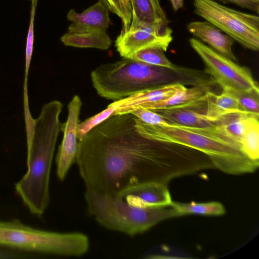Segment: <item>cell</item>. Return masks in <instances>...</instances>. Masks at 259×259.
I'll list each match as a JSON object with an SVG mask.
<instances>
[{"instance_id":"2e32d148","label":"cell","mask_w":259,"mask_h":259,"mask_svg":"<svg viewBox=\"0 0 259 259\" xmlns=\"http://www.w3.org/2000/svg\"><path fill=\"white\" fill-rule=\"evenodd\" d=\"M207 91H208L207 88L203 85H198L190 88L184 86L167 99L153 103L141 104L124 110H116L113 114L129 113L137 108H144L154 111L179 106L188 103L201 97Z\"/></svg>"},{"instance_id":"f1b7e54d","label":"cell","mask_w":259,"mask_h":259,"mask_svg":"<svg viewBox=\"0 0 259 259\" xmlns=\"http://www.w3.org/2000/svg\"><path fill=\"white\" fill-rule=\"evenodd\" d=\"M170 2L174 10L176 11L183 7L184 0H170Z\"/></svg>"},{"instance_id":"7402d4cb","label":"cell","mask_w":259,"mask_h":259,"mask_svg":"<svg viewBox=\"0 0 259 259\" xmlns=\"http://www.w3.org/2000/svg\"><path fill=\"white\" fill-rule=\"evenodd\" d=\"M164 52L160 48L149 47L136 53L132 59L175 72H179L181 69L167 58Z\"/></svg>"},{"instance_id":"7a4b0ae2","label":"cell","mask_w":259,"mask_h":259,"mask_svg":"<svg viewBox=\"0 0 259 259\" xmlns=\"http://www.w3.org/2000/svg\"><path fill=\"white\" fill-rule=\"evenodd\" d=\"M63 105L58 100L42 106L34 119L32 136L27 144L28 169L15 184L16 191L33 214L42 215L50 200V177L57 139L61 131L60 115Z\"/></svg>"},{"instance_id":"e0dca14e","label":"cell","mask_w":259,"mask_h":259,"mask_svg":"<svg viewBox=\"0 0 259 259\" xmlns=\"http://www.w3.org/2000/svg\"><path fill=\"white\" fill-rule=\"evenodd\" d=\"M130 2L132 21L130 27L168 23L159 0H130Z\"/></svg>"},{"instance_id":"277c9868","label":"cell","mask_w":259,"mask_h":259,"mask_svg":"<svg viewBox=\"0 0 259 259\" xmlns=\"http://www.w3.org/2000/svg\"><path fill=\"white\" fill-rule=\"evenodd\" d=\"M84 197L90 213L105 228L133 236L142 233L159 222L181 216L171 205L141 208L122 198L86 188Z\"/></svg>"},{"instance_id":"30bf717a","label":"cell","mask_w":259,"mask_h":259,"mask_svg":"<svg viewBox=\"0 0 259 259\" xmlns=\"http://www.w3.org/2000/svg\"><path fill=\"white\" fill-rule=\"evenodd\" d=\"M80 97L74 95L67 106L68 116L66 121L61 124V131L63 137L56 156L57 175L58 179L63 181L68 171L75 160L78 142L77 127L82 106Z\"/></svg>"},{"instance_id":"cb8c5ba5","label":"cell","mask_w":259,"mask_h":259,"mask_svg":"<svg viewBox=\"0 0 259 259\" xmlns=\"http://www.w3.org/2000/svg\"><path fill=\"white\" fill-rule=\"evenodd\" d=\"M123 102V98L115 101L102 111L79 123L77 127L78 141L83 139L91 130L109 117L116 109L122 106Z\"/></svg>"},{"instance_id":"8992f818","label":"cell","mask_w":259,"mask_h":259,"mask_svg":"<svg viewBox=\"0 0 259 259\" xmlns=\"http://www.w3.org/2000/svg\"><path fill=\"white\" fill-rule=\"evenodd\" d=\"M0 245L28 251L66 256H80L90 247L81 233H59L35 229L20 221H0Z\"/></svg>"},{"instance_id":"7c38bea8","label":"cell","mask_w":259,"mask_h":259,"mask_svg":"<svg viewBox=\"0 0 259 259\" xmlns=\"http://www.w3.org/2000/svg\"><path fill=\"white\" fill-rule=\"evenodd\" d=\"M204 95L185 104L154 111L160 114L171 124L195 128L209 127L212 123L205 115Z\"/></svg>"},{"instance_id":"4fadbf2b","label":"cell","mask_w":259,"mask_h":259,"mask_svg":"<svg viewBox=\"0 0 259 259\" xmlns=\"http://www.w3.org/2000/svg\"><path fill=\"white\" fill-rule=\"evenodd\" d=\"M109 11L100 1L81 13L71 9L67 19L71 22L68 32H106L110 23Z\"/></svg>"},{"instance_id":"5bb4252c","label":"cell","mask_w":259,"mask_h":259,"mask_svg":"<svg viewBox=\"0 0 259 259\" xmlns=\"http://www.w3.org/2000/svg\"><path fill=\"white\" fill-rule=\"evenodd\" d=\"M121 198L132 206L141 208L163 206L172 202L167 185L157 183L134 187L125 192Z\"/></svg>"},{"instance_id":"ba28073f","label":"cell","mask_w":259,"mask_h":259,"mask_svg":"<svg viewBox=\"0 0 259 259\" xmlns=\"http://www.w3.org/2000/svg\"><path fill=\"white\" fill-rule=\"evenodd\" d=\"M190 45L202 59L206 72L223 89L228 92L259 91L250 70L218 53L195 38Z\"/></svg>"},{"instance_id":"3957f363","label":"cell","mask_w":259,"mask_h":259,"mask_svg":"<svg viewBox=\"0 0 259 259\" xmlns=\"http://www.w3.org/2000/svg\"><path fill=\"white\" fill-rule=\"evenodd\" d=\"M135 126L143 136L160 142L186 146L206 154L215 168L231 175L254 172L259 162L250 159L239 148L200 128L170 124H146L135 116Z\"/></svg>"},{"instance_id":"8fae6325","label":"cell","mask_w":259,"mask_h":259,"mask_svg":"<svg viewBox=\"0 0 259 259\" xmlns=\"http://www.w3.org/2000/svg\"><path fill=\"white\" fill-rule=\"evenodd\" d=\"M258 117L259 114L240 110L233 111L214 120L211 126L202 129L235 145L241 150V142L247 126L253 119Z\"/></svg>"},{"instance_id":"44dd1931","label":"cell","mask_w":259,"mask_h":259,"mask_svg":"<svg viewBox=\"0 0 259 259\" xmlns=\"http://www.w3.org/2000/svg\"><path fill=\"white\" fill-rule=\"evenodd\" d=\"M170 205L181 215L192 213L220 215L224 214L226 212L224 205L222 203L215 201L200 203L194 202L189 203H184L172 201Z\"/></svg>"},{"instance_id":"ac0fdd59","label":"cell","mask_w":259,"mask_h":259,"mask_svg":"<svg viewBox=\"0 0 259 259\" xmlns=\"http://www.w3.org/2000/svg\"><path fill=\"white\" fill-rule=\"evenodd\" d=\"M184 85L181 83L160 85L123 98L122 106L116 110H124L141 104L153 103L170 97Z\"/></svg>"},{"instance_id":"4316f807","label":"cell","mask_w":259,"mask_h":259,"mask_svg":"<svg viewBox=\"0 0 259 259\" xmlns=\"http://www.w3.org/2000/svg\"><path fill=\"white\" fill-rule=\"evenodd\" d=\"M129 113H131L146 124L154 125H168L170 124L160 114L148 109L137 108Z\"/></svg>"},{"instance_id":"83f0119b","label":"cell","mask_w":259,"mask_h":259,"mask_svg":"<svg viewBox=\"0 0 259 259\" xmlns=\"http://www.w3.org/2000/svg\"><path fill=\"white\" fill-rule=\"evenodd\" d=\"M223 3H232L256 13L259 12V0H218Z\"/></svg>"},{"instance_id":"d4e9b609","label":"cell","mask_w":259,"mask_h":259,"mask_svg":"<svg viewBox=\"0 0 259 259\" xmlns=\"http://www.w3.org/2000/svg\"><path fill=\"white\" fill-rule=\"evenodd\" d=\"M112 13L119 17L122 22L121 33L126 31L132 21L130 0H99Z\"/></svg>"},{"instance_id":"d6986e66","label":"cell","mask_w":259,"mask_h":259,"mask_svg":"<svg viewBox=\"0 0 259 259\" xmlns=\"http://www.w3.org/2000/svg\"><path fill=\"white\" fill-rule=\"evenodd\" d=\"M61 40L66 46L102 50H108L112 44L106 32H67L61 37Z\"/></svg>"},{"instance_id":"484cf974","label":"cell","mask_w":259,"mask_h":259,"mask_svg":"<svg viewBox=\"0 0 259 259\" xmlns=\"http://www.w3.org/2000/svg\"><path fill=\"white\" fill-rule=\"evenodd\" d=\"M229 92L237 98L239 110L259 114V91Z\"/></svg>"},{"instance_id":"603a6c76","label":"cell","mask_w":259,"mask_h":259,"mask_svg":"<svg viewBox=\"0 0 259 259\" xmlns=\"http://www.w3.org/2000/svg\"><path fill=\"white\" fill-rule=\"evenodd\" d=\"M242 152L251 160L259 162V122L253 119L249 124L241 142Z\"/></svg>"},{"instance_id":"6da1fadb","label":"cell","mask_w":259,"mask_h":259,"mask_svg":"<svg viewBox=\"0 0 259 259\" xmlns=\"http://www.w3.org/2000/svg\"><path fill=\"white\" fill-rule=\"evenodd\" d=\"M75 161L86 188L119 198L141 184L167 185L213 167L198 150L143 136L131 113L113 114L91 130L78 142Z\"/></svg>"},{"instance_id":"5b68a950","label":"cell","mask_w":259,"mask_h":259,"mask_svg":"<svg viewBox=\"0 0 259 259\" xmlns=\"http://www.w3.org/2000/svg\"><path fill=\"white\" fill-rule=\"evenodd\" d=\"M168 77L163 68L125 58L101 65L91 73L97 94L115 101L162 85Z\"/></svg>"},{"instance_id":"9a60e30c","label":"cell","mask_w":259,"mask_h":259,"mask_svg":"<svg viewBox=\"0 0 259 259\" xmlns=\"http://www.w3.org/2000/svg\"><path fill=\"white\" fill-rule=\"evenodd\" d=\"M189 31L209 45L218 53L237 61L232 51L233 39L227 34L222 33L217 27L204 21L191 22L187 26Z\"/></svg>"},{"instance_id":"f546056e","label":"cell","mask_w":259,"mask_h":259,"mask_svg":"<svg viewBox=\"0 0 259 259\" xmlns=\"http://www.w3.org/2000/svg\"><path fill=\"white\" fill-rule=\"evenodd\" d=\"M29 1H31L32 0H29Z\"/></svg>"},{"instance_id":"ffe728a7","label":"cell","mask_w":259,"mask_h":259,"mask_svg":"<svg viewBox=\"0 0 259 259\" xmlns=\"http://www.w3.org/2000/svg\"><path fill=\"white\" fill-rule=\"evenodd\" d=\"M204 96L205 115L211 122L224 114L239 110L237 98L229 92L223 91L216 95L208 90Z\"/></svg>"},{"instance_id":"52a82bcc","label":"cell","mask_w":259,"mask_h":259,"mask_svg":"<svg viewBox=\"0 0 259 259\" xmlns=\"http://www.w3.org/2000/svg\"><path fill=\"white\" fill-rule=\"evenodd\" d=\"M195 13L244 47L259 49V17L238 11L213 0H194Z\"/></svg>"},{"instance_id":"9c48e42d","label":"cell","mask_w":259,"mask_h":259,"mask_svg":"<svg viewBox=\"0 0 259 259\" xmlns=\"http://www.w3.org/2000/svg\"><path fill=\"white\" fill-rule=\"evenodd\" d=\"M172 40V30L168 23L140 24L120 33L115 46L123 58L133 59L136 53L149 47H158L166 51Z\"/></svg>"}]
</instances>
